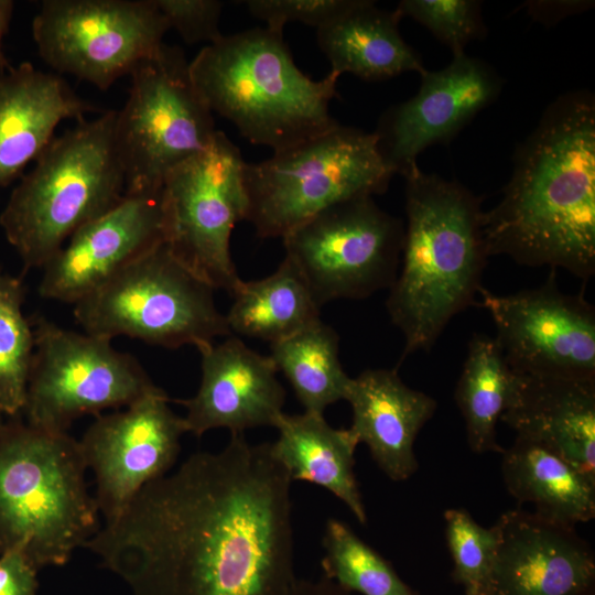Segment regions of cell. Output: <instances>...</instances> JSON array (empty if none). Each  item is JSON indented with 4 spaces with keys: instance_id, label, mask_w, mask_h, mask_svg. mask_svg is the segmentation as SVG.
<instances>
[{
    "instance_id": "cell-1",
    "label": "cell",
    "mask_w": 595,
    "mask_h": 595,
    "mask_svg": "<svg viewBox=\"0 0 595 595\" xmlns=\"http://www.w3.org/2000/svg\"><path fill=\"white\" fill-rule=\"evenodd\" d=\"M291 484L269 443L230 434L149 483L85 547L133 595H289Z\"/></svg>"
},
{
    "instance_id": "cell-2",
    "label": "cell",
    "mask_w": 595,
    "mask_h": 595,
    "mask_svg": "<svg viewBox=\"0 0 595 595\" xmlns=\"http://www.w3.org/2000/svg\"><path fill=\"white\" fill-rule=\"evenodd\" d=\"M488 256L595 273V98L562 94L518 145L501 199L484 210Z\"/></svg>"
},
{
    "instance_id": "cell-3",
    "label": "cell",
    "mask_w": 595,
    "mask_h": 595,
    "mask_svg": "<svg viewBox=\"0 0 595 595\" xmlns=\"http://www.w3.org/2000/svg\"><path fill=\"white\" fill-rule=\"evenodd\" d=\"M404 180L401 260L386 301L403 336L401 361L429 351L450 322L475 304L489 258L480 197L419 166Z\"/></svg>"
},
{
    "instance_id": "cell-4",
    "label": "cell",
    "mask_w": 595,
    "mask_h": 595,
    "mask_svg": "<svg viewBox=\"0 0 595 595\" xmlns=\"http://www.w3.org/2000/svg\"><path fill=\"white\" fill-rule=\"evenodd\" d=\"M212 112L252 144L273 152L322 134L338 122L329 102L337 77L314 80L294 63L283 32L253 28L205 45L188 65Z\"/></svg>"
},
{
    "instance_id": "cell-5",
    "label": "cell",
    "mask_w": 595,
    "mask_h": 595,
    "mask_svg": "<svg viewBox=\"0 0 595 595\" xmlns=\"http://www.w3.org/2000/svg\"><path fill=\"white\" fill-rule=\"evenodd\" d=\"M77 440L20 420L0 426V553L18 549L40 570L61 566L97 533Z\"/></svg>"
},
{
    "instance_id": "cell-6",
    "label": "cell",
    "mask_w": 595,
    "mask_h": 595,
    "mask_svg": "<svg viewBox=\"0 0 595 595\" xmlns=\"http://www.w3.org/2000/svg\"><path fill=\"white\" fill-rule=\"evenodd\" d=\"M116 115L80 119L56 136L11 192L0 227L24 271L43 269L77 229L126 195Z\"/></svg>"
},
{
    "instance_id": "cell-7",
    "label": "cell",
    "mask_w": 595,
    "mask_h": 595,
    "mask_svg": "<svg viewBox=\"0 0 595 595\" xmlns=\"http://www.w3.org/2000/svg\"><path fill=\"white\" fill-rule=\"evenodd\" d=\"M246 220L260 238H283L321 212L385 193L393 174L372 132L337 125L242 170Z\"/></svg>"
},
{
    "instance_id": "cell-8",
    "label": "cell",
    "mask_w": 595,
    "mask_h": 595,
    "mask_svg": "<svg viewBox=\"0 0 595 595\" xmlns=\"http://www.w3.org/2000/svg\"><path fill=\"white\" fill-rule=\"evenodd\" d=\"M73 313L87 334L109 340L128 336L170 349L193 345L199 350L231 335L214 289L165 242L76 302Z\"/></svg>"
},
{
    "instance_id": "cell-9",
    "label": "cell",
    "mask_w": 595,
    "mask_h": 595,
    "mask_svg": "<svg viewBox=\"0 0 595 595\" xmlns=\"http://www.w3.org/2000/svg\"><path fill=\"white\" fill-rule=\"evenodd\" d=\"M188 65L178 46L164 43L130 74L113 131L127 195L159 193L169 172L205 149L217 132Z\"/></svg>"
},
{
    "instance_id": "cell-10",
    "label": "cell",
    "mask_w": 595,
    "mask_h": 595,
    "mask_svg": "<svg viewBox=\"0 0 595 595\" xmlns=\"http://www.w3.org/2000/svg\"><path fill=\"white\" fill-rule=\"evenodd\" d=\"M32 325L35 346L23 409L29 424L67 432L83 415L126 408L158 388L138 359L111 340L42 316Z\"/></svg>"
},
{
    "instance_id": "cell-11",
    "label": "cell",
    "mask_w": 595,
    "mask_h": 595,
    "mask_svg": "<svg viewBox=\"0 0 595 595\" xmlns=\"http://www.w3.org/2000/svg\"><path fill=\"white\" fill-rule=\"evenodd\" d=\"M244 164L240 150L217 130L205 149L169 172L161 188L165 244L196 277L230 295L241 281L230 238L247 216Z\"/></svg>"
},
{
    "instance_id": "cell-12",
    "label": "cell",
    "mask_w": 595,
    "mask_h": 595,
    "mask_svg": "<svg viewBox=\"0 0 595 595\" xmlns=\"http://www.w3.org/2000/svg\"><path fill=\"white\" fill-rule=\"evenodd\" d=\"M403 236V221L365 195L328 207L282 240L285 258L322 307L389 290L400 267Z\"/></svg>"
},
{
    "instance_id": "cell-13",
    "label": "cell",
    "mask_w": 595,
    "mask_h": 595,
    "mask_svg": "<svg viewBox=\"0 0 595 595\" xmlns=\"http://www.w3.org/2000/svg\"><path fill=\"white\" fill-rule=\"evenodd\" d=\"M31 30L56 74L107 90L162 47L170 26L154 0H44Z\"/></svg>"
},
{
    "instance_id": "cell-14",
    "label": "cell",
    "mask_w": 595,
    "mask_h": 595,
    "mask_svg": "<svg viewBox=\"0 0 595 595\" xmlns=\"http://www.w3.org/2000/svg\"><path fill=\"white\" fill-rule=\"evenodd\" d=\"M478 295L515 374L595 380V309L582 293L562 292L555 270L534 289Z\"/></svg>"
},
{
    "instance_id": "cell-15",
    "label": "cell",
    "mask_w": 595,
    "mask_h": 595,
    "mask_svg": "<svg viewBox=\"0 0 595 595\" xmlns=\"http://www.w3.org/2000/svg\"><path fill=\"white\" fill-rule=\"evenodd\" d=\"M156 388L122 411L99 414L78 441L87 468L96 477V496L105 523L117 520L151 482L166 475L186 433L183 418Z\"/></svg>"
},
{
    "instance_id": "cell-16",
    "label": "cell",
    "mask_w": 595,
    "mask_h": 595,
    "mask_svg": "<svg viewBox=\"0 0 595 595\" xmlns=\"http://www.w3.org/2000/svg\"><path fill=\"white\" fill-rule=\"evenodd\" d=\"M418 93L387 108L375 131L378 152L389 171L402 177L419 155L454 139L482 110L496 101L504 82L485 61L455 55L440 71H425Z\"/></svg>"
},
{
    "instance_id": "cell-17",
    "label": "cell",
    "mask_w": 595,
    "mask_h": 595,
    "mask_svg": "<svg viewBox=\"0 0 595 595\" xmlns=\"http://www.w3.org/2000/svg\"><path fill=\"white\" fill-rule=\"evenodd\" d=\"M163 242L161 191L126 194L111 209L77 229L43 267L39 294L74 305Z\"/></svg>"
},
{
    "instance_id": "cell-18",
    "label": "cell",
    "mask_w": 595,
    "mask_h": 595,
    "mask_svg": "<svg viewBox=\"0 0 595 595\" xmlns=\"http://www.w3.org/2000/svg\"><path fill=\"white\" fill-rule=\"evenodd\" d=\"M495 526L499 542L487 595H594V551L574 527L519 508Z\"/></svg>"
},
{
    "instance_id": "cell-19",
    "label": "cell",
    "mask_w": 595,
    "mask_h": 595,
    "mask_svg": "<svg viewBox=\"0 0 595 595\" xmlns=\"http://www.w3.org/2000/svg\"><path fill=\"white\" fill-rule=\"evenodd\" d=\"M202 378L196 393L177 400L186 409V433L202 436L214 429L230 434L273 426L283 413L285 390L270 356L229 335L198 350Z\"/></svg>"
},
{
    "instance_id": "cell-20",
    "label": "cell",
    "mask_w": 595,
    "mask_h": 595,
    "mask_svg": "<svg viewBox=\"0 0 595 595\" xmlns=\"http://www.w3.org/2000/svg\"><path fill=\"white\" fill-rule=\"evenodd\" d=\"M102 112L62 75L22 62L0 73V187L23 175L50 145L57 126Z\"/></svg>"
},
{
    "instance_id": "cell-21",
    "label": "cell",
    "mask_w": 595,
    "mask_h": 595,
    "mask_svg": "<svg viewBox=\"0 0 595 595\" xmlns=\"http://www.w3.org/2000/svg\"><path fill=\"white\" fill-rule=\"evenodd\" d=\"M500 421L595 479V380L515 374Z\"/></svg>"
},
{
    "instance_id": "cell-22",
    "label": "cell",
    "mask_w": 595,
    "mask_h": 595,
    "mask_svg": "<svg viewBox=\"0 0 595 595\" xmlns=\"http://www.w3.org/2000/svg\"><path fill=\"white\" fill-rule=\"evenodd\" d=\"M345 400L351 408L350 431L393 482L409 479L419 467L414 443L437 403L407 386L397 369H366L351 378Z\"/></svg>"
},
{
    "instance_id": "cell-23",
    "label": "cell",
    "mask_w": 595,
    "mask_h": 595,
    "mask_svg": "<svg viewBox=\"0 0 595 595\" xmlns=\"http://www.w3.org/2000/svg\"><path fill=\"white\" fill-rule=\"evenodd\" d=\"M394 11L378 8L375 1L354 0L328 24L316 30V42L339 78L350 73L367 82L385 80L407 72L426 69L420 54L399 31Z\"/></svg>"
},
{
    "instance_id": "cell-24",
    "label": "cell",
    "mask_w": 595,
    "mask_h": 595,
    "mask_svg": "<svg viewBox=\"0 0 595 595\" xmlns=\"http://www.w3.org/2000/svg\"><path fill=\"white\" fill-rule=\"evenodd\" d=\"M278 437L269 443L274 458L292 482L320 487L344 502L358 522H367L364 500L355 476V451L359 444L350 429H336L324 414L306 412L278 419Z\"/></svg>"
},
{
    "instance_id": "cell-25",
    "label": "cell",
    "mask_w": 595,
    "mask_h": 595,
    "mask_svg": "<svg viewBox=\"0 0 595 595\" xmlns=\"http://www.w3.org/2000/svg\"><path fill=\"white\" fill-rule=\"evenodd\" d=\"M501 454L505 486L519 504H532L537 515L569 527L595 517V479L560 455L521 436Z\"/></svg>"
},
{
    "instance_id": "cell-26",
    "label": "cell",
    "mask_w": 595,
    "mask_h": 595,
    "mask_svg": "<svg viewBox=\"0 0 595 595\" xmlns=\"http://www.w3.org/2000/svg\"><path fill=\"white\" fill-rule=\"evenodd\" d=\"M226 316L232 334L270 344L288 338L321 320V307L285 257L268 277L241 281Z\"/></svg>"
},
{
    "instance_id": "cell-27",
    "label": "cell",
    "mask_w": 595,
    "mask_h": 595,
    "mask_svg": "<svg viewBox=\"0 0 595 595\" xmlns=\"http://www.w3.org/2000/svg\"><path fill=\"white\" fill-rule=\"evenodd\" d=\"M513 381L515 372L497 339L474 334L454 393L473 452H502L497 442V424L507 407Z\"/></svg>"
},
{
    "instance_id": "cell-28",
    "label": "cell",
    "mask_w": 595,
    "mask_h": 595,
    "mask_svg": "<svg viewBox=\"0 0 595 595\" xmlns=\"http://www.w3.org/2000/svg\"><path fill=\"white\" fill-rule=\"evenodd\" d=\"M269 356L304 411L324 414L327 407L345 400L351 377L339 359L338 334L322 320L270 344Z\"/></svg>"
},
{
    "instance_id": "cell-29",
    "label": "cell",
    "mask_w": 595,
    "mask_h": 595,
    "mask_svg": "<svg viewBox=\"0 0 595 595\" xmlns=\"http://www.w3.org/2000/svg\"><path fill=\"white\" fill-rule=\"evenodd\" d=\"M323 575L361 595H416L392 564L344 521H326L322 538Z\"/></svg>"
},
{
    "instance_id": "cell-30",
    "label": "cell",
    "mask_w": 595,
    "mask_h": 595,
    "mask_svg": "<svg viewBox=\"0 0 595 595\" xmlns=\"http://www.w3.org/2000/svg\"><path fill=\"white\" fill-rule=\"evenodd\" d=\"M24 296L22 279L0 271V413L8 416L23 412L35 346Z\"/></svg>"
},
{
    "instance_id": "cell-31",
    "label": "cell",
    "mask_w": 595,
    "mask_h": 595,
    "mask_svg": "<svg viewBox=\"0 0 595 595\" xmlns=\"http://www.w3.org/2000/svg\"><path fill=\"white\" fill-rule=\"evenodd\" d=\"M444 519L452 578L464 587L465 595H487L499 542L496 526L485 528L459 508L447 509Z\"/></svg>"
},
{
    "instance_id": "cell-32",
    "label": "cell",
    "mask_w": 595,
    "mask_h": 595,
    "mask_svg": "<svg viewBox=\"0 0 595 595\" xmlns=\"http://www.w3.org/2000/svg\"><path fill=\"white\" fill-rule=\"evenodd\" d=\"M393 11L400 19L407 17L424 26L453 56L466 53L470 42L487 34L476 0H402Z\"/></svg>"
},
{
    "instance_id": "cell-33",
    "label": "cell",
    "mask_w": 595,
    "mask_h": 595,
    "mask_svg": "<svg viewBox=\"0 0 595 595\" xmlns=\"http://www.w3.org/2000/svg\"><path fill=\"white\" fill-rule=\"evenodd\" d=\"M249 13L266 26L282 31L286 23L298 22L317 29L345 12L354 0H246Z\"/></svg>"
},
{
    "instance_id": "cell-34",
    "label": "cell",
    "mask_w": 595,
    "mask_h": 595,
    "mask_svg": "<svg viewBox=\"0 0 595 595\" xmlns=\"http://www.w3.org/2000/svg\"><path fill=\"white\" fill-rule=\"evenodd\" d=\"M170 29L187 44L218 41L223 34L219 19L224 1L219 0H154Z\"/></svg>"
},
{
    "instance_id": "cell-35",
    "label": "cell",
    "mask_w": 595,
    "mask_h": 595,
    "mask_svg": "<svg viewBox=\"0 0 595 595\" xmlns=\"http://www.w3.org/2000/svg\"><path fill=\"white\" fill-rule=\"evenodd\" d=\"M37 571L18 549L0 553V595H36Z\"/></svg>"
},
{
    "instance_id": "cell-36",
    "label": "cell",
    "mask_w": 595,
    "mask_h": 595,
    "mask_svg": "<svg viewBox=\"0 0 595 595\" xmlns=\"http://www.w3.org/2000/svg\"><path fill=\"white\" fill-rule=\"evenodd\" d=\"M593 1L561 0V1H529L524 4L528 14L539 23L552 25L559 21L591 9Z\"/></svg>"
},
{
    "instance_id": "cell-37",
    "label": "cell",
    "mask_w": 595,
    "mask_h": 595,
    "mask_svg": "<svg viewBox=\"0 0 595 595\" xmlns=\"http://www.w3.org/2000/svg\"><path fill=\"white\" fill-rule=\"evenodd\" d=\"M289 595H350V593L322 575L316 580L296 578Z\"/></svg>"
},
{
    "instance_id": "cell-38",
    "label": "cell",
    "mask_w": 595,
    "mask_h": 595,
    "mask_svg": "<svg viewBox=\"0 0 595 595\" xmlns=\"http://www.w3.org/2000/svg\"><path fill=\"white\" fill-rule=\"evenodd\" d=\"M14 7L12 0H0V73L11 67L3 51V39L9 31Z\"/></svg>"
},
{
    "instance_id": "cell-39",
    "label": "cell",
    "mask_w": 595,
    "mask_h": 595,
    "mask_svg": "<svg viewBox=\"0 0 595 595\" xmlns=\"http://www.w3.org/2000/svg\"><path fill=\"white\" fill-rule=\"evenodd\" d=\"M4 420H3V414L0 413V426L3 424Z\"/></svg>"
}]
</instances>
